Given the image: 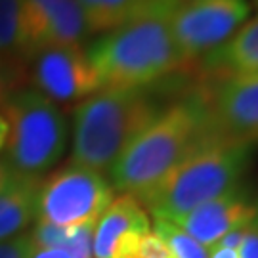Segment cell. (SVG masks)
<instances>
[{
  "instance_id": "obj_1",
  "label": "cell",
  "mask_w": 258,
  "mask_h": 258,
  "mask_svg": "<svg viewBox=\"0 0 258 258\" xmlns=\"http://www.w3.org/2000/svg\"><path fill=\"white\" fill-rule=\"evenodd\" d=\"M214 128L201 86L161 107L109 168L113 189L144 197Z\"/></svg>"
},
{
  "instance_id": "obj_2",
  "label": "cell",
  "mask_w": 258,
  "mask_h": 258,
  "mask_svg": "<svg viewBox=\"0 0 258 258\" xmlns=\"http://www.w3.org/2000/svg\"><path fill=\"white\" fill-rule=\"evenodd\" d=\"M254 144L214 128L138 201L153 218L174 220L243 184Z\"/></svg>"
},
{
  "instance_id": "obj_3",
  "label": "cell",
  "mask_w": 258,
  "mask_h": 258,
  "mask_svg": "<svg viewBox=\"0 0 258 258\" xmlns=\"http://www.w3.org/2000/svg\"><path fill=\"white\" fill-rule=\"evenodd\" d=\"M86 50L102 88L149 90L185 69L168 19H138L102 33Z\"/></svg>"
},
{
  "instance_id": "obj_4",
  "label": "cell",
  "mask_w": 258,
  "mask_h": 258,
  "mask_svg": "<svg viewBox=\"0 0 258 258\" xmlns=\"http://www.w3.org/2000/svg\"><path fill=\"white\" fill-rule=\"evenodd\" d=\"M161 111L149 90L102 88L73 109L71 161L98 172L109 170L132 138Z\"/></svg>"
},
{
  "instance_id": "obj_5",
  "label": "cell",
  "mask_w": 258,
  "mask_h": 258,
  "mask_svg": "<svg viewBox=\"0 0 258 258\" xmlns=\"http://www.w3.org/2000/svg\"><path fill=\"white\" fill-rule=\"evenodd\" d=\"M10 124L6 165L14 174L40 178L54 168L67 148V119L59 105L35 88H18L4 103Z\"/></svg>"
},
{
  "instance_id": "obj_6",
  "label": "cell",
  "mask_w": 258,
  "mask_h": 258,
  "mask_svg": "<svg viewBox=\"0 0 258 258\" xmlns=\"http://www.w3.org/2000/svg\"><path fill=\"white\" fill-rule=\"evenodd\" d=\"M115 199L113 185L103 172L69 163L40 182L37 197L38 224L79 228L98 224Z\"/></svg>"
},
{
  "instance_id": "obj_7",
  "label": "cell",
  "mask_w": 258,
  "mask_h": 258,
  "mask_svg": "<svg viewBox=\"0 0 258 258\" xmlns=\"http://www.w3.org/2000/svg\"><path fill=\"white\" fill-rule=\"evenodd\" d=\"M249 16V0H185L170 16L168 25L189 67L226 44Z\"/></svg>"
},
{
  "instance_id": "obj_8",
  "label": "cell",
  "mask_w": 258,
  "mask_h": 258,
  "mask_svg": "<svg viewBox=\"0 0 258 258\" xmlns=\"http://www.w3.org/2000/svg\"><path fill=\"white\" fill-rule=\"evenodd\" d=\"M27 81L55 105L79 103L102 90L83 46L40 50L27 63Z\"/></svg>"
},
{
  "instance_id": "obj_9",
  "label": "cell",
  "mask_w": 258,
  "mask_h": 258,
  "mask_svg": "<svg viewBox=\"0 0 258 258\" xmlns=\"http://www.w3.org/2000/svg\"><path fill=\"white\" fill-rule=\"evenodd\" d=\"M23 29L29 61L40 50L83 46L92 37L79 0H23Z\"/></svg>"
},
{
  "instance_id": "obj_10",
  "label": "cell",
  "mask_w": 258,
  "mask_h": 258,
  "mask_svg": "<svg viewBox=\"0 0 258 258\" xmlns=\"http://www.w3.org/2000/svg\"><path fill=\"white\" fill-rule=\"evenodd\" d=\"M216 128L258 144V75L216 77L201 84Z\"/></svg>"
},
{
  "instance_id": "obj_11",
  "label": "cell",
  "mask_w": 258,
  "mask_h": 258,
  "mask_svg": "<svg viewBox=\"0 0 258 258\" xmlns=\"http://www.w3.org/2000/svg\"><path fill=\"white\" fill-rule=\"evenodd\" d=\"M256 214L258 201H252L249 189L241 184L170 222L211 250L224 235L247 226Z\"/></svg>"
},
{
  "instance_id": "obj_12",
  "label": "cell",
  "mask_w": 258,
  "mask_h": 258,
  "mask_svg": "<svg viewBox=\"0 0 258 258\" xmlns=\"http://www.w3.org/2000/svg\"><path fill=\"white\" fill-rule=\"evenodd\" d=\"M148 233H151V222L146 209L134 195L120 194L94 228L92 254L96 258H134Z\"/></svg>"
},
{
  "instance_id": "obj_13",
  "label": "cell",
  "mask_w": 258,
  "mask_h": 258,
  "mask_svg": "<svg viewBox=\"0 0 258 258\" xmlns=\"http://www.w3.org/2000/svg\"><path fill=\"white\" fill-rule=\"evenodd\" d=\"M92 35H102L138 19H170L178 0H79Z\"/></svg>"
},
{
  "instance_id": "obj_14",
  "label": "cell",
  "mask_w": 258,
  "mask_h": 258,
  "mask_svg": "<svg viewBox=\"0 0 258 258\" xmlns=\"http://www.w3.org/2000/svg\"><path fill=\"white\" fill-rule=\"evenodd\" d=\"M199 65L211 79L231 75H258V12L250 14L230 40L203 57Z\"/></svg>"
},
{
  "instance_id": "obj_15",
  "label": "cell",
  "mask_w": 258,
  "mask_h": 258,
  "mask_svg": "<svg viewBox=\"0 0 258 258\" xmlns=\"http://www.w3.org/2000/svg\"><path fill=\"white\" fill-rule=\"evenodd\" d=\"M40 178L14 174L2 191H0V241L16 237L33 216L37 214V197Z\"/></svg>"
},
{
  "instance_id": "obj_16",
  "label": "cell",
  "mask_w": 258,
  "mask_h": 258,
  "mask_svg": "<svg viewBox=\"0 0 258 258\" xmlns=\"http://www.w3.org/2000/svg\"><path fill=\"white\" fill-rule=\"evenodd\" d=\"M0 59L27 71L23 0H0Z\"/></svg>"
},
{
  "instance_id": "obj_17",
  "label": "cell",
  "mask_w": 258,
  "mask_h": 258,
  "mask_svg": "<svg viewBox=\"0 0 258 258\" xmlns=\"http://www.w3.org/2000/svg\"><path fill=\"white\" fill-rule=\"evenodd\" d=\"M94 224L79 228H57L50 224H37L31 233L35 249H63L73 258H92Z\"/></svg>"
},
{
  "instance_id": "obj_18",
  "label": "cell",
  "mask_w": 258,
  "mask_h": 258,
  "mask_svg": "<svg viewBox=\"0 0 258 258\" xmlns=\"http://www.w3.org/2000/svg\"><path fill=\"white\" fill-rule=\"evenodd\" d=\"M153 233H157L163 239L170 252V258H209L211 254V250L207 247H203L199 241H195L191 235H187L170 220L155 218Z\"/></svg>"
},
{
  "instance_id": "obj_19",
  "label": "cell",
  "mask_w": 258,
  "mask_h": 258,
  "mask_svg": "<svg viewBox=\"0 0 258 258\" xmlns=\"http://www.w3.org/2000/svg\"><path fill=\"white\" fill-rule=\"evenodd\" d=\"M35 250L37 249L31 233H21L18 237L0 241V258H31Z\"/></svg>"
},
{
  "instance_id": "obj_20",
  "label": "cell",
  "mask_w": 258,
  "mask_h": 258,
  "mask_svg": "<svg viewBox=\"0 0 258 258\" xmlns=\"http://www.w3.org/2000/svg\"><path fill=\"white\" fill-rule=\"evenodd\" d=\"M134 258H170V252H168L166 245L163 243V239L151 231L140 243Z\"/></svg>"
},
{
  "instance_id": "obj_21",
  "label": "cell",
  "mask_w": 258,
  "mask_h": 258,
  "mask_svg": "<svg viewBox=\"0 0 258 258\" xmlns=\"http://www.w3.org/2000/svg\"><path fill=\"white\" fill-rule=\"evenodd\" d=\"M237 254L239 258H258V214L247 226Z\"/></svg>"
},
{
  "instance_id": "obj_22",
  "label": "cell",
  "mask_w": 258,
  "mask_h": 258,
  "mask_svg": "<svg viewBox=\"0 0 258 258\" xmlns=\"http://www.w3.org/2000/svg\"><path fill=\"white\" fill-rule=\"evenodd\" d=\"M21 81H19L18 77H14V75L10 73H0V107H4V103L6 100L10 98V94L14 92V90H18L21 88Z\"/></svg>"
},
{
  "instance_id": "obj_23",
  "label": "cell",
  "mask_w": 258,
  "mask_h": 258,
  "mask_svg": "<svg viewBox=\"0 0 258 258\" xmlns=\"http://www.w3.org/2000/svg\"><path fill=\"white\" fill-rule=\"evenodd\" d=\"M31 258H73L63 249H37Z\"/></svg>"
},
{
  "instance_id": "obj_24",
  "label": "cell",
  "mask_w": 258,
  "mask_h": 258,
  "mask_svg": "<svg viewBox=\"0 0 258 258\" xmlns=\"http://www.w3.org/2000/svg\"><path fill=\"white\" fill-rule=\"evenodd\" d=\"M0 73L14 75V77H18L21 83H25V81H27V71H23V69H16V67H12V65L4 63L2 59H0Z\"/></svg>"
},
{
  "instance_id": "obj_25",
  "label": "cell",
  "mask_w": 258,
  "mask_h": 258,
  "mask_svg": "<svg viewBox=\"0 0 258 258\" xmlns=\"http://www.w3.org/2000/svg\"><path fill=\"white\" fill-rule=\"evenodd\" d=\"M12 178H14V172L10 170V166L4 161H0V191L12 182Z\"/></svg>"
},
{
  "instance_id": "obj_26",
  "label": "cell",
  "mask_w": 258,
  "mask_h": 258,
  "mask_svg": "<svg viewBox=\"0 0 258 258\" xmlns=\"http://www.w3.org/2000/svg\"><path fill=\"white\" fill-rule=\"evenodd\" d=\"M209 258H239L237 250L224 249V247H212Z\"/></svg>"
},
{
  "instance_id": "obj_27",
  "label": "cell",
  "mask_w": 258,
  "mask_h": 258,
  "mask_svg": "<svg viewBox=\"0 0 258 258\" xmlns=\"http://www.w3.org/2000/svg\"><path fill=\"white\" fill-rule=\"evenodd\" d=\"M10 134V124L4 115H0V151L6 148V142H8Z\"/></svg>"
},
{
  "instance_id": "obj_28",
  "label": "cell",
  "mask_w": 258,
  "mask_h": 258,
  "mask_svg": "<svg viewBox=\"0 0 258 258\" xmlns=\"http://www.w3.org/2000/svg\"><path fill=\"white\" fill-rule=\"evenodd\" d=\"M252 2H254V6H256V8H258V0H252Z\"/></svg>"
},
{
  "instance_id": "obj_29",
  "label": "cell",
  "mask_w": 258,
  "mask_h": 258,
  "mask_svg": "<svg viewBox=\"0 0 258 258\" xmlns=\"http://www.w3.org/2000/svg\"><path fill=\"white\" fill-rule=\"evenodd\" d=\"M178 2H182V4H184V2H185V0H178Z\"/></svg>"
}]
</instances>
